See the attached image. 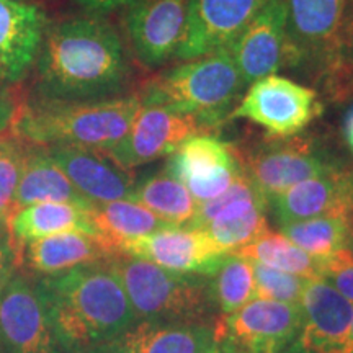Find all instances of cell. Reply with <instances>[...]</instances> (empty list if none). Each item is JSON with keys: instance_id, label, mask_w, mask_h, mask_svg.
Masks as SVG:
<instances>
[{"instance_id": "cell-1", "label": "cell", "mask_w": 353, "mask_h": 353, "mask_svg": "<svg viewBox=\"0 0 353 353\" xmlns=\"http://www.w3.org/2000/svg\"><path fill=\"white\" fill-rule=\"evenodd\" d=\"M125 44L100 17L50 25L37 59L38 99L95 101L118 97L130 79Z\"/></svg>"}, {"instance_id": "cell-2", "label": "cell", "mask_w": 353, "mask_h": 353, "mask_svg": "<svg viewBox=\"0 0 353 353\" xmlns=\"http://www.w3.org/2000/svg\"><path fill=\"white\" fill-rule=\"evenodd\" d=\"M39 288L57 341L70 353L107 345L136 324L121 281L107 262L50 276Z\"/></svg>"}, {"instance_id": "cell-3", "label": "cell", "mask_w": 353, "mask_h": 353, "mask_svg": "<svg viewBox=\"0 0 353 353\" xmlns=\"http://www.w3.org/2000/svg\"><path fill=\"white\" fill-rule=\"evenodd\" d=\"M139 107V94L95 101L37 99L20 103L10 131L30 144L103 152L125 138Z\"/></svg>"}, {"instance_id": "cell-4", "label": "cell", "mask_w": 353, "mask_h": 353, "mask_svg": "<svg viewBox=\"0 0 353 353\" xmlns=\"http://www.w3.org/2000/svg\"><path fill=\"white\" fill-rule=\"evenodd\" d=\"M245 87L231 48L188 59L145 83L141 101L161 105L170 112L190 114L205 128L229 117V110Z\"/></svg>"}, {"instance_id": "cell-5", "label": "cell", "mask_w": 353, "mask_h": 353, "mask_svg": "<svg viewBox=\"0 0 353 353\" xmlns=\"http://www.w3.org/2000/svg\"><path fill=\"white\" fill-rule=\"evenodd\" d=\"M107 263L121 281L136 322L214 324L218 316L211 304L206 275L174 272L149 260L123 254L114 255Z\"/></svg>"}, {"instance_id": "cell-6", "label": "cell", "mask_w": 353, "mask_h": 353, "mask_svg": "<svg viewBox=\"0 0 353 353\" xmlns=\"http://www.w3.org/2000/svg\"><path fill=\"white\" fill-rule=\"evenodd\" d=\"M244 174L267 203L293 185L341 165L314 138H267L239 156Z\"/></svg>"}, {"instance_id": "cell-7", "label": "cell", "mask_w": 353, "mask_h": 353, "mask_svg": "<svg viewBox=\"0 0 353 353\" xmlns=\"http://www.w3.org/2000/svg\"><path fill=\"white\" fill-rule=\"evenodd\" d=\"M322 110L316 90L272 74L250 83L244 99L229 117L262 126L270 138H290L306 130Z\"/></svg>"}, {"instance_id": "cell-8", "label": "cell", "mask_w": 353, "mask_h": 353, "mask_svg": "<svg viewBox=\"0 0 353 353\" xmlns=\"http://www.w3.org/2000/svg\"><path fill=\"white\" fill-rule=\"evenodd\" d=\"M301 304L252 299L214 321V343L231 353H281L301 327Z\"/></svg>"}, {"instance_id": "cell-9", "label": "cell", "mask_w": 353, "mask_h": 353, "mask_svg": "<svg viewBox=\"0 0 353 353\" xmlns=\"http://www.w3.org/2000/svg\"><path fill=\"white\" fill-rule=\"evenodd\" d=\"M205 128L190 114L170 112L161 105L141 101L125 138L101 154L125 170L174 154L179 145Z\"/></svg>"}, {"instance_id": "cell-10", "label": "cell", "mask_w": 353, "mask_h": 353, "mask_svg": "<svg viewBox=\"0 0 353 353\" xmlns=\"http://www.w3.org/2000/svg\"><path fill=\"white\" fill-rule=\"evenodd\" d=\"M285 64L307 65L322 74L332 61L347 0H285Z\"/></svg>"}, {"instance_id": "cell-11", "label": "cell", "mask_w": 353, "mask_h": 353, "mask_svg": "<svg viewBox=\"0 0 353 353\" xmlns=\"http://www.w3.org/2000/svg\"><path fill=\"white\" fill-rule=\"evenodd\" d=\"M303 321L281 353H352L353 304L327 281L309 280L301 298Z\"/></svg>"}, {"instance_id": "cell-12", "label": "cell", "mask_w": 353, "mask_h": 353, "mask_svg": "<svg viewBox=\"0 0 353 353\" xmlns=\"http://www.w3.org/2000/svg\"><path fill=\"white\" fill-rule=\"evenodd\" d=\"M164 169L188 188L198 205L221 195L244 174L236 149L210 134H196L183 141L170 154Z\"/></svg>"}, {"instance_id": "cell-13", "label": "cell", "mask_w": 353, "mask_h": 353, "mask_svg": "<svg viewBox=\"0 0 353 353\" xmlns=\"http://www.w3.org/2000/svg\"><path fill=\"white\" fill-rule=\"evenodd\" d=\"M0 341L10 353H59L41 288L10 278L0 290Z\"/></svg>"}, {"instance_id": "cell-14", "label": "cell", "mask_w": 353, "mask_h": 353, "mask_svg": "<svg viewBox=\"0 0 353 353\" xmlns=\"http://www.w3.org/2000/svg\"><path fill=\"white\" fill-rule=\"evenodd\" d=\"M268 0H187V28L179 59H195L232 46Z\"/></svg>"}, {"instance_id": "cell-15", "label": "cell", "mask_w": 353, "mask_h": 353, "mask_svg": "<svg viewBox=\"0 0 353 353\" xmlns=\"http://www.w3.org/2000/svg\"><path fill=\"white\" fill-rule=\"evenodd\" d=\"M187 28V0H134L126 32L136 59L145 68L167 63L179 51Z\"/></svg>"}, {"instance_id": "cell-16", "label": "cell", "mask_w": 353, "mask_h": 353, "mask_svg": "<svg viewBox=\"0 0 353 353\" xmlns=\"http://www.w3.org/2000/svg\"><path fill=\"white\" fill-rule=\"evenodd\" d=\"M123 255L139 257L174 272L208 276L226 255L200 228L172 226L128 242Z\"/></svg>"}, {"instance_id": "cell-17", "label": "cell", "mask_w": 353, "mask_h": 353, "mask_svg": "<svg viewBox=\"0 0 353 353\" xmlns=\"http://www.w3.org/2000/svg\"><path fill=\"white\" fill-rule=\"evenodd\" d=\"M48 26L38 3L0 0V82L23 81L37 64Z\"/></svg>"}, {"instance_id": "cell-18", "label": "cell", "mask_w": 353, "mask_h": 353, "mask_svg": "<svg viewBox=\"0 0 353 353\" xmlns=\"http://www.w3.org/2000/svg\"><path fill=\"white\" fill-rule=\"evenodd\" d=\"M231 52L245 85L283 68L286 59L285 0H268L232 43Z\"/></svg>"}, {"instance_id": "cell-19", "label": "cell", "mask_w": 353, "mask_h": 353, "mask_svg": "<svg viewBox=\"0 0 353 353\" xmlns=\"http://www.w3.org/2000/svg\"><path fill=\"white\" fill-rule=\"evenodd\" d=\"M353 201V169L343 164L325 174L299 182L268 203L278 226L317 218L343 216Z\"/></svg>"}, {"instance_id": "cell-20", "label": "cell", "mask_w": 353, "mask_h": 353, "mask_svg": "<svg viewBox=\"0 0 353 353\" xmlns=\"http://www.w3.org/2000/svg\"><path fill=\"white\" fill-rule=\"evenodd\" d=\"M46 149L88 201L108 203L131 198L136 185L131 170L121 169L101 152L76 145H48Z\"/></svg>"}, {"instance_id": "cell-21", "label": "cell", "mask_w": 353, "mask_h": 353, "mask_svg": "<svg viewBox=\"0 0 353 353\" xmlns=\"http://www.w3.org/2000/svg\"><path fill=\"white\" fill-rule=\"evenodd\" d=\"M213 343L214 324L138 321L100 348L112 353H205Z\"/></svg>"}, {"instance_id": "cell-22", "label": "cell", "mask_w": 353, "mask_h": 353, "mask_svg": "<svg viewBox=\"0 0 353 353\" xmlns=\"http://www.w3.org/2000/svg\"><path fill=\"white\" fill-rule=\"evenodd\" d=\"M90 208L74 203H38L15 211L6 228L13 262H23L26 244L43 237L76 231L95 236Z\"/></svg>"}, {"instance_id": "cell-23", "label": "cell", "mask_w": 353, "mask_h": 353, "mask_svg": "<svg viewBox=\"0 0 353 353\" xmlns=\"http://www.w3.org/2000/svg\"><path fill=\"white\" fill-rule=\"evenodd\" d=\"M114 255L97 236L87 232H63L26 244L23 260L30 268L54 276L85 265L107 262Z\"/></svg>"}, {"instance_id": "cell-24", "label": "cell", "mask_w": 353, "mask_h": 353, "mask_svg": "<svg viewBox=\"0 0 353 353\" xmlns=\"http://www.w3.org/2000/svg\"><path fill=\"white\" fill-rule=\"evenodd\" d=\"M38 203H74L87 208L95 205L74 187L44 145L30 144L17 188L15 211Z\"/></svg>"}, {"instance_id": "cell-25", "label": "cell", "mask_w": 353, "mask_h": 353, "mask_svg": "<svg viewBox=\"0 0 353 353\" xmlns=\"http://www.w3.org/2000/svg\"><path fill=\"white\" fill-rule=\"evenodd\" d=\"M95 236L113 255H120L128 242L172 228L151 210L132 200L95 203L90 208Z\"/></svg>"}, {"instance_id": "cell-26", "label": "cell", "mask_w": 353, "mask_h": 353, "mask_svg": "<svg viewBox=\"0 0 353 353\" xmlns=\"http://www.w3.org/2000/svg\"><path fill=\"white\" fill-rule=\"evenodd\" d=\"M130 200L151 210L170 226H190L198 211L188 188L165 169L136 182Z\"/></svg>"}, {"instance_id": "cell-27", "label": "cell", "mask_w": 353, "mask_h": 353, "mask_svg": "<svg viewBox=\"0 0 353 353\" xmlns=\"http://www.w3.org/2000/svg\"><path fill=\"white\" fill-rule=\"evenodd\" d=\"M210 299L216 316H228L255 298L254 267L250 260L226 254L208 275Z\"/></svg>"}, {"instance_id": "cell-28", "label": "cell", "mask_w": 353, "mask_h": 353, "mask_svg": "<svg viewBox=\"0 0 353 353\" xmlns=\"http://www.w3.org/2000/svg\"><path fill=\"white\" fill-rule=\"evenodd\" d=\"M252 262H259L276 270L293 273V275L317 280L321 278V260H317L293 244L281 232L268 229L259 239L231 252Z\"/></svg>"}, {"instance_id": "cell-29", "label": "cell", "mask_w": 353, "mask_h": 353, "mask_svg": "<svg viewBox=\"0 0 353 353\" xmlns=\"http://www.w3.org/2000/svg\"><path fill=\"white\" fill-rule=\"evenodd\" d=\"M281 234L317 260L347 247V221L343 216L324 214L281 226Z\"/></svg>"}, {"instance_id": "cell-30", "label": "cell", "mask_w": 353, "mask_h": 353, "mask_svg": "<svg viewBox=\"0 0 353 353\" xmlns=\"http://www.w3.org/2000/svg\"><path fill=\"white\" fill-rule=\"evenodd\" d=\"M30 143L19 136L3 134L0 138V229H6L15 213V195L28 154Z\"/></svg>"}, {"instance_id": "cell-31", "label": "cell", "mask_w": 353, "mask_h": 353, "mask_svg": "<svg viewBox=\"0 0 353 353\" xmlns=\"http://www.w3.org/2000/svg\"><path fill=\"white\" fill-rule=\"evenodd\" d=\"M322 79L334 99L345 100L353 95V0H347L337 48Z\"/></svg>"}, {"instance_id": "cell-32", "label": "cell", "mask_w": 353, "mask_h": 353, "mask_svg": "<svg viewBox=\"0 0 353 353\" xmlns=\"http://www.w3.org/2000/svg\"><path fill=\"white\" fill-rule=\"evenodd\" d=\"M252 262V260H250ZM255 278V298L270 299V301L299 304L301 303L307 278L286 273L268 265L252 262Z\"/></svg>"}, {"instance_id": "cell-33", "label": "cell", "mask_w": 353, "mask_h": 353, "mask_svg": "<svg viewBox=\"0 0 353 353\" xmlns=\"http://www.w3.org/2000/svg\"><path fill=\"white\" fill-rule=\"evenodd\" d=\"M321 280L332 285L353 304V254L348 247L321 260Z\"/></svg>"}, {"instance_id": "cell-34", "label": "cell", "mask_w": 353, "mask_h": 353, "mask_svg": "<svg viewBox=\"0 0 353 353\" xmlns=\"http://www.w3.org/2000/svg\"><path fill=\"white\" fill-rule=\"evenodd\" d=\"M74 2L92 15L100 17L121 7H130L134 0H74Z\"/></svg>"}, {"instance_id": "cell-35", "label": "cell", "mask_w": 353, "mask_h": 353, "mask_svg": "<svg viewBox=\"0 0 353 353\" xmlns=\"http://www.w3.org/2000/svg\"><path fill=\"white\" fill-rule=\"evenodd\" d=\"M19 107L20 103H17V100L8 92L0 90V136L12 130Z\"/></svg>"}, {"instance_id": "cell-36", "label": "cell", "mask_w": 353, "mask_h": 353, "mask_svg": "<svg viewBox=\"0 0 353 353\" xmlns=\"http://www.w3.org/2000/svg\"><path fill=\"white\" fill-rule=\"evenodd\" d=\"M8 250L2 244H0V290H2L3 286L10 281L12 268H13V265H15L13 259L8 257Z\"/></svg>"}, {"instance_id": "cell-37", "label": "cell", "mask_w": 353, "mask_h": 353, "mask_svg": "<svg viewBox=\"0 0 353 353\" xmlns=\"http://www.w3.org/2000/svg\"><path fill=\"white\" fill-rule=\"evenodd\" d=\"M343 138H345L348 149L353 152V107L348 110L345 120H343Z\"/></svg>"}, {"instance_id": "cell-38", "label": "cell", "mask_w": 353, "mask_h": 353, "mask_svg": "<svg viewBox=\"0 0 353 353\" xmlns=\"http://www.w3.org/2000/svg\"><path fill=\"white\" fill-rule=\"evenodd\" d=\"M345 221H347V247L353 254V201L352 205L348 206L345 213Z\"/></svg>"}, {"instance_id": "cell-39", "label": "cell", "mask_w": 353, "mask_h": 353, "mask_svg": "<svg viewBox=\"0 0 353 353\" xmlns=\"http://www.w3.org/2000/svg\"><path fill=\"white\" fill-rule=\"evenodd\" d=\"M205 353H231V352H229L228 348H224L223 345H219V343H213V345H211Z\"/></svg>"}, {"instance_id": "cell-40", "label": "cell", "mask_w": 353, "mask_h": 353, "mask_svg": "<svg viewBox=\"0 0 353 353\" xmlns=\"http://www.w3.org/2000/svg\"><path fill=\"white\" fill-rule=\"evenodd\" d=\"M88 353H112V352L105 350V348H97V350H92V352H88Z\"/></svg>"}, {"instance_id": "cell-41", "label": "cell", "mask_w": 353, "mask_h": 353, "mask_svg": "<svg viewBox=\"0 0 353 353\" xmlns=\"http://www.w3.org/2000/svg\"><path fill=\"white\" fill-rule=\"evenodd\" d=\"M352 353H353V324H352Z\"/></svg>"}, {"instance_id": "cell-42", "label": "cell", "mask_w": 353, "mask_h": 353, "mask_svg": "<svg viewBox=\"0 0 353 353\" xmlns=\"http://www.w3.org/2000/svg\"><path fill=\"white\" fill-rule=\"evenodd\" d=\"M23 2H30V0H23Z\"/></svg>"}, {"instance_id": "cell-43", "label": "cell", "mask_w": 353, "mask_h": 353, "mask_svg": "<svg viewBox=\"0 0 353 353\" xmlns=\"http://www.w3.org/2000/svg\"><path fill=\"white\" fill-rule=\"evenodd\" d=\"M2 136H3V134H2ZM2 136H0V138H2Z\"/></svg>"}]
</instances>
